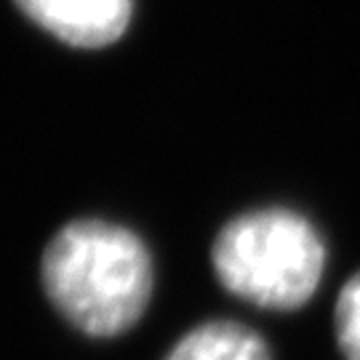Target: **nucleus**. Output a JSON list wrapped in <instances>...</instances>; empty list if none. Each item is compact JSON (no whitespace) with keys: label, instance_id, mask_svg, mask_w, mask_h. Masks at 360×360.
I'll use <instances>...</instances> for the list:
<instances>
[{"label":"nucleus","instance_id":"nucleus-1","mask_svg":"<svg viewBox=\"0 0 360 360\" xmlns=\"http://www.w3.org/2000/svg\"><path fill=\"white\" fill-rule=\"evenodd\" d=\"M40 278L51 304L89 336H117L142 318L153 296V259L139 235L77 219L43 251Z\"/></svg>","mask_w":360,"mask_h":360},{"label":"nucleus","instance_id":"nucleus-2","mask_svg":"<svg viewBox=\"0 0 360 360\" xmlns=\"http://www.w3.org/2000/svg\"><path fill=\"white\" fill-rule=\"evenodd\" d=\"M211 262L219 283L267 309H296L315 294L326 245L304 217L285 208L240 214L219 230Z\"/></svg>","mask_w":360,"mask_h":360},{"label":"nucleus","instance_id":"nucleus-3","mask_svg":"<svg viewBox=\"0 0 360 360\" xmlns=\"http://www.w3.org/2000/svg\"><path fill=\"white\" fill-rule=\"evenodd\" d=\"M16 6L49 35L75 49L115 43L134 11V0H16Z\"/></svg>","mask_w":360,"mask_h":360},{"label":"nucleus","instance_id":"nucleus-4","mask_svg":"<svg viewBox=\"0 0 360 360\" xmlns=\"http://www.w3.org/2000/svg\"><path fill=\"white\" fill-rule=\"evenodd\" d=\"M163 360H270V349L243 323L211 321L187 331Z\"/></svg>","mask_w":360,"mask_h":360},{"label":"nucleus","instance_id":"nucleus-5","mask_svg":"<svg viewBox=\"0 0 360 360\" xmlns=\"http://www.w3.org/2000/svg\"><path fill=\"white\" fill-rule=\"evenodd\" d=\"M334 328L342 355L347 360H360V272L352 275L339 291Z\"/></svg>","mask_w":360,"mask_h":360}]
</instances>
